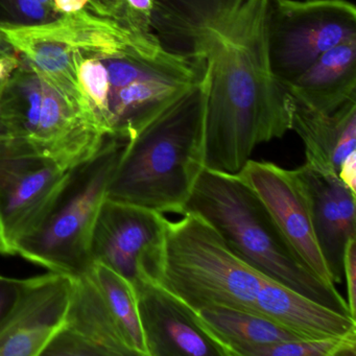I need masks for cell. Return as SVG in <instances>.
<instances>
[{
	"instance_id": "cell-1",
	"label": "cell",
	"mask_w": 356,
	"mask_h": 356,
	"mask_svg": "<svg viewBox=\"0 0 356 356\" xmlns=\"http://www.w3.org/2000/svg\"><path fill=\"white\" fill-rule=\"evenodd\" d=\"M270 0H156L164 49L205 62V168L237 174L256 147L291 130V99L270 68Z\"/></svg>"
},
{
	"instance_id": "cell-2",
	"label": "cell",
	"mask_w": 356,
	"mask_h": 356,
	"mask_svg": "<svg viewBox=\"0 0 356 356\" xmlns=\"http://www.w3.org/2000/svg\"><path fill=\"white\" fill-rule=\"evenodd\" d=\"M193 310L233 308L272 318L304 337L356 333V321L324 307L235 255L197 214L168 222L157 281Z\"/></svg>"
},
{
	"instance_id": "cell-3",
	"label": "cell",
	"mask_w": 356,
	"mask_h": 356,
	"mask_svg": "<svg viewBox=\"0 0 356 356\" xmlns=\"http://www.w3.org/2000/svg\"><path fill=\"white\" fill-rule=\"evenodd\" d=\"M207 74L126 140L106 197L183 214L205 170Z\"/></svg>"
},
{
	"instance_id": "cell-4",
	"label": "cell",
	"mask_w": 356,
	"mask_h": 356,
	"mask_svg": "<svg viewBox=\"0 0 356 356\" xmlns=\"http://www.w3.org/2000/svg\"><path fill=\"white\" fill-rule=\"evenodd\" d=\"M185 213L203 218L235 255L266 276L352 318L347 300L335 285L321 280L302 262L259 197L238 175L205 168L185 205Z\"/></svg>"
},
{
	"instance_id": "cell-5",
	"label": "cell",
	"mask_w": 356,
	"mask_h": 356,
	"mask_svg": "<svg viewBox=\"0 0 356 356\" xmlns=\"http://www.w3.org/2000/svg\"><path fill=\"white\" fill-rule=\"evenodd\" d=\"M126 140L108 136L86 161L70 168L36 227L15 245V254L51 272L72 277L90 270L93 227Z\"/></svg>"
},
{
	"instance_id": "cell-6",
	"label": "cell",
	"mask_w": 356,
	"mask_h": 356,
	"mask_svg": "<svg viewBox=\"0 0 356 356\" xmlns=\"http://www.w3.org/2000/svg\"><path fill=\"white\" fill-rule=\"evenodd\" d=\"M0 31L38 74L90 114L92 110L79 84L74 56L124 57L149 53L161 45L155 34H137L120 20L90 10L29 28L0 26Z\"/></svg>"
},
{
	"instance_id": "cell-7",
	"label": "cell",
	"mask_w": 356,
	"mask_h": 356,
	"mask_svg": "<svg viewBox=\"0 0 356 356\" xmlns=\"http://www.w3.org/2000/svg\"><path fill=\"white\" fill-rule=\"evenodd\" d=\"M0 107L12 138L66 170L92 157L108 137L95 116L43 78L24 58L0 90Z\"/></svg>"
},
{
	"instance_id": "cell-8",
	"label": "cell",
	"mask_w": 356,
	"mask_h": 356,
	"mask_svg": "<svg viewBox=\"0 0 356 356\" xmlns=\"http://www.w3.org/2000/svg\"><path fill=\"white\" fill-rule=\"evenodd\" d=\"M102 60L109 79L108 133L122 140L206 76L203 60L162 45L149 53Z\"/></svg>"
},
{
	"instance_id": "cell-9",
	"label": "cell",
	"mask_w": 356,
	"mask_h": 356,
	"mask_svg": "<svg viewBox=\"0 0 356 356\" xmlns=\"http://www.w3.org/2000/svg\"><path fill=\"white\" fill-rule=\"evenodd\" d=\"M356 39V8L348 0H270V68L285 84L332 47Z\"/></svg>"
},
{
	"instance_id": "cell-10",
	"label": "cell",
	"mask_w": 356,
	"mask_h": 356,
	"mask_svg": "<svg viewBox=\"0 0 356 356\" xmlns=\"http://www.w3.org/2000/svg\"><path fill=\"white\" fill-rule=\"evenodd\" d=\"M68 170L15 138L0 143V254L40 222Z\"/></svg>"
},
{
	"instance_id": "cell-11",
	"label": "cell",
	"mask_w": 356,
	"mask_h": 356,
	"mask_svg": "<svg viewBox=\"0 0 356 356\" xmlns=\"http://www.w3.org/2000/svg\"><path fill=\"white\" fill-rule=\"evenodd\" d=\"M170 220L161 212L104 200L90 241V259L130 281H157Z\"/></svg>"
},
{
	"instance_id": "cell-12",
	"label": "cell",
	"mask_w": 356,
	"mask_h": 356,
	"mask_svg": "<svg viewBox=\"0 0 356 356\" xmlns=\"http://www.w3.org/2000/svg\"><path fill=\"white\" fill-rule=\"evenodd\" d=\"M237 175L259 197L302 262L321 280L335 285L318 248L309 197L297 170L250 159Z\"/></svg>"
},
{
	"instance_id": "cell-13",
	"label": "cell",
	"mask_w": 356,
	"mask_h": 356,
	"mask_svg": "<svg viewBox=\"0 0 356 356\" xmlns=\"http://www.w3.org/2000/svg\"><path fill=\"white\" fill-rule=\"evenodd\" d=\"M147 356H231L199 314L156 281L134 285Z\"/></svg>"
},
{
	"instance_id": "cell-14",
	"label": "cell",
	"mask_w": 356,
	"mask_h": 356,
	"mask_svg": "<svg viewBox=\"0 0 356 356\" xmlns=\"http://www.w3.org/2000/svg\"><path fill=\"white\" fill-rule=\"evenodd\" d=\"M74 277L51 272L26 279L24 293L3 328L0 356H41L63 326Z\"/></svg>"
},
{
	"instance_id": "cell-15",
	"label": "cell",
	"mask_w": 356,
	"mask_h": 356,
	"mask_svg": "<svg viewBox=\"0 0 356 356\" xmlns=\"http://www.w3.org/2000/svg\"><path fill=\"white\" fill-rule=\"evenodd\" d=\"M42 355L135 356L89 272L74 277L63 326Z\"/></svg>"
},
{
	"instance_id": "cell-16",
	"label": "cell",
	"mask_w": 356,
	"mask_h": 356,
	"mask_svg": "<svg viewBox=\"0 0 356 356\" xmlns=\"http://www.w3.org/2000/svg\"><path fill=\"white\" fill-rule=\"evenodd\" d=\"M296 170L309 197L312 227L331 280L341 283L346 245L356 237V195L337 174L318 172L306 162Z\"/></svg>"
},
{
	"instance_id": "cell-17",
	"label": "cell",
	"mask_w": 356,
	"mask_h": 356,
	"mask_svg": "<svg viewBox=\"0 0 356 356\" xmlns=\"http://www.w3.org/2000/svg\"><path fill=\"white\" fill-rule=\"evenodd\" d=\"M284 88L293 102L321 113L356 101V39L325 51Z\"/></svg>"
},
{
	"instance_id": "cell-18",
	"label": "cell",
	"mask_w": 356,
	"mask_h": 356,
	"mask_svg": "<svg viewBox=\"0 0 356 356\" xmlns=\"http://www.w3.org/2000/svg\"><path fill=\"white\" fill-rule=\"evenodd\" d=\"M291 102V130L303 143L306 163L318 172L337 174L343 160L356 152V101L332 113H321Z\"/></svg>"
},
{
	"instance_id": "cell-19",
	"label": "cell",
	"mask_w": 356,
	"mask_h": 356,
	"mask_svg": "<svg viewBox=\"0 0 356 356\" xmlns=\"http://www.w3.org/2000/svg\"><path fill=\"white\" fill-rule=\"evenodd\" d=\"M197 312L210 332L228 348L231 356H241L245 350L256 346L304 337L272 318L245 310L213 306Z\"/></svg>"
},
{
	"instance_id": "cell-20",
	"label": "cell",
	"mask_w": 356,
	"mask_h": 356,
	"mask_svg": "<svg viewBox=\"0 0 356 356\" xmlns=\"http://www.w3.org/2000/svg\"><path fill=\"white\" fill-rule=\"evenodd\" d=\"M88 272L135 356H147L134 285L103 264H93Z\"/></svg>"
},
{
	"instance_id": "cell-21",
	"label": "cell",
	"mask_w": 356,
	"mask_h": 356,
	"mask_svg": "<svg viewBox=\"0 0 356 356\" xmlns=\"http://www.w3.org/2000/svg\"><path fill=\"white\" fill-rule=\"evenodd\" d=\"M356 333L343 337H301L245 350L241 356H355Z\"/></svg>"
},
{
	"instance_id": "cell-22",
	"label": "cell",
	"mask_w": 356,
	"mask_h": 356,
	"mask_svg": "<svg viewBox=\"0 0 356 356\" xmlns=\"http://www.w3.org/2000/svg\"><path fill=\"white\" fill-rule=\"evenodd\" d=\"M79 84L87 102L106 134L108 133L109 79L102 58L76 55L74 58Z\"/></svg>"
},
{
	"instance_id": "cell-23",
	"label": "cell",
	"mask_w": 356,
	"mask_h": 356,
	"mask_svg": "<svg viewBox=\"0 0 356 356\" xmlns=\"http://www.w3.org/2000/svg\"><path fill=\"white\" fill-rule=\"evenodd\" d=\"M60 16L38 0H0V26L29 28L47 24Z\"/></svg>"
},
{
	"instance_id": "cell-24",
	"label": "cell",
	"mask_w": 356,
	"mask_h": 356,
	"mask_svg": "<svg viewBox=\"0 0 356 356\" xmlns=\"http://www.w3.org/2000/svg\"><path fill=\"white\" fill-rule=\"evenodd\" d=\"M156 0H122L120 22L137 34L152 36Z\"/></svg>"
},
{
	"instance_id": "cell-25",
	"label": "cell",
	"mask_w": 356,
	"mask_h": 356,
	"mask_svg": "<svg viewBox=\"0 0 356 356\" xmlns=\"http://www.w3.org/2000/svg\"><path fill=\"white\" fill-rule=\"evenodd\" d=\"M26 286V279L0 275V329L9 320L17 306Z\"/></svg>"
},
{
	"instance_id": "cell-26",
	"label": "cell",
	"mask_w": 356,
	"mask_h": 356,
	"mask_svg": "<svg viewBox=\"0 0 356 356\" xmlns=\"http://www.w3.org/2000/svg\"><path fill=\"white\" fill-rule=\"evenodd\" d=\"M343 277L347 284L348 307L352 318L356 320V237H352L346 245Z\"/></svg>"
},
{
	"instance_id": "cell-27",
	"label": "cell",
	"mask_w": 356,
	"mask_h": 356,
	"mask_svg": "<svg viewBox=\"0 0 356 356\" xmlns=\"http://www.w3.org/2000/svg\"><path fill=\"white\" fill-rule=\"evenodd\" d=\"M337 176L341 179V182L355 193L356 189V152L348 156L343 163L339 166Z\"/></svg>"
},
{
	"instance_id": "cell-28",
	"label": "cell",
	"mask_w": 356,
	"mask_h": 356,
	"mask_svg": "<svg viewBox=\"0 0 356 356\" xmlns=\"http://www.w3.org/2000/svg\"><path fill=\"white\" fill-rule=\"evenodd\" d=\"M22 61V56L18 53L0 56V90L9 82L14 72L19 67Z\"/></svg>"
},
{
	"instance_id": "cell-29",
	"label": "cell",
	"mask_w": 356,
	"mask_h": 356,
	"mask_svg": "<svg viewBox=\"0 0 356 356\" xmlns=\"http://www.w3.org/2000/svg\"><path fill=\"white\" fill-rule=\"evenodd\" d=\"M91 0H54V9L59 15L89 10Z\"/></svg>"
},
{
	"instance_id": "cell-30",
	"label": "cell",
	"mask_w": 356,
	"mask_h": 356,
	"mask_svg": "<svg viewBox=\"0 0 356 356\" xmlns=\"http://www.w3.org/2000/svg\"><path fill=\"white\" fill-rule=\"evenodd\" d=\"M10 138H12L11 133H10L9 128H8L3 110H1V107H0V143H1V141L8 140V139Z\"/></svg>"
},
{
	"instance_id": "cell-31",
	"label": "cell",
	"mask_w": 356,
	"mask_h": 356,
	"mask_svg": "<svg viewBox=\"0 0 356 356\" xmlns=\"http://www.w3.org/2000/svg\"><path fill=\"white\" fill-rule=\"evenodd\" d=\"M16 53L14 51L13 47H11L9 42L6 40L3 37V33L0 31V56H8L12 55V54Z\"/></svg>"
}]
</instances>
